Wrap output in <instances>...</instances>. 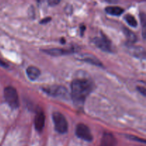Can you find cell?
I'll list each match as a JSON object with an SVG mask.
<instances>
[{
  "instance_id": "30bf717a",
  "label": "cell",
  "mask_w": 146,
  "mask_h": 146,
  "mask_svg": "<svg viewBox=\"0 0 146 146\" xmlns=\"http://www.w3.org/2000/svg\"><path fill=\"white\" fill-rule=\"evenodd\" d=\"M128 50L134 56L137 57V58H145V49L142 47L139 46H128Z\"/></svg>"
},
{
  "instance_id": "44dd1931",
  "label": "cell",
  "mask_w": 146,
  "mask_h": 146,
  "mask_svg": "<svg viewBox=\"0 0 146 146\" xmlns=\"http://www.w3.org/2000/svg\"><path fill=\"white\" fill-rule=\"evenodd\" d=\"M0 65L3 67H8V65L6 63H4L3 61H1V60H0Z\"/></svg>"
},
{
  "instance_id": "d6986e66",
  "label": "cell",
  "mask_w": 146,
  "mask_h": 146,
  "mask_svg": "<svg viewBox=\"0 0 146 146\" xmlns=\"http://www.w3.org/2000/svg\"><path fill=\"white\" fill-rule=\"evenodd\" d=\"M59 1H56V0H51V1H48V4L51 6H54L56 4H58L59 3Z\"/></svg>"
},
{
  "instance_id": "ffe728a7",
  "label": "cell",
  "mask_w": 146,
  "mask_h": 146,
  "mask_svg": "<svg viewBox=\"0 0 146 146\" xmlns=\"http://www.w3.org/2000/svg\"><path fill=\"white\" fill-rule=\"evenodd\" d=\"M51 21V18H50V17H46V18L41 20V21H40V23H41V24H46V23H48V21Z\"/></svg>"
},
{
  "instance_id": "5b68a950",
  "label": "cell",
  "mask_w": 146,
  "mask_h": 146,
  "mask_svg": "<svg viewBox=\"0 0 146 146\" xmlns=\"http://www.w3.org/2000/svg\"><path fill=\"white\" fill-rule=\"evenodd\" d=\"M94 42L96 46L102 51L106 52H111L112 51L111 41L104 34H102V36L100 37H96L94 39Z\"/></svg>"
},
{
  "instance_id": "e0dca14e",
  "label": "cell",
  "mask_w": 146,
  "mask_h": 146,
  "mask_svg": "<svg viewBox=\"0 0 146 146\" xmlns=\"http://www.w3.org/2000/svg\"><path fill=\"white\" fill-rule=\"evenodd\" d=\"M127 138H129V139L131 140H133V141H138V142H141V143H145V141L144 139H142V138H138V137L137 136H134V135H127Z\"/></svg>"
},
{
  "instance_id": "9c48e42d",
  "label": "cell",
  "mask_w": 146,
  "mask_h": 146,
  "mask_svg": "<svg viewBox=\"0 0 146 146\" xmlns=\"http://www.w3.org/2000/svg\"><path fill=\"white\" fill-rule=\"evenodd\" d=\"M72 51V50L63 49V48H52L43 50V52L46 53L47 54H49L51 56H58L64 55V54H68L71 53Z\"/></svg>"
},
{
  "instance_id": "8992f818",
  "label": "cell",
  "mask_w": 146,
  "mask_h": 146,
  "mask_svg": "<svg viewBox=\"0 0 146 146\" xmlns=\"http://www.w3.org/2000/svg\"><path fill=\"white\" fill-rule=\"evenodd\" d=\"M43 91L45 93H46V94H48V95L55 97H65L67 94V90L63 86H54L44 88H43Z\"/></svg>"
},
{
  "instance_id": "9a60e30c",
  "label": "cell",
  "mask_w": 146,
  "mask_h": 146,
  "mask_svg": "<svg viewBox=\"0 0 146 146\" xmlns=\"http://www.w3.org/2000/svg\"><path fill=\"white\" fill-rule=\"evenodd\" d=\"M124 32H125V36H126L127 38H128V41L131 43H134L137 39V37L135 36V34H134L133 31H131V30H128V29L124 28L123 29Z\"/></svg>"
},
{
  "instance_id": "6da1fadb",
  "label": "cell",
  "mask_w": 146,
  "mask_h": 146,
  "mask_svg": "<svg viewBox=\"0 0 146 146\" xmlns=\"http://www.w3.org/2000/svg\"><path fill=\"white\" fill-rule=\"evenodd\" d=\"M71 97L77 106H82L93 89V84L86 79H75L71 86Z\"/></svg>"
},
{
  "instance_id": "2e32d148",
  "label": "cell",
  "mask_w": 146,
  "mask_h": 146,
  "mask_svg": "<svg viewBox=\"0 0 146 146\" xmlns=\"http://www.w3.org/2000/svg\"><path fill=\"white\" fill-rule=\"evenodd\" d=\"M140 18H141V21L142 23L143 26V38H145V26H146V16L144 12H141L140 14Z\"/></svg>"
},
{
  "instance_id": "5bb4252c",
  "label": "cell",
  "mask_w": 146,
  "mask_h": 146,
  "mask_svg": "<svg viewBox=\"0 0 146 146\" xmlns=\"http://www.w3.org/2000/svg\"><path fill=\"white\" fill-rule=\"evenodd\" d=\"M124 18H125V20L127 21V23H128L131 27L135 28V27H136L137 26H138L137 20L135 19V17L133 15H131V14H126V15L124 17Z\"/></svg>"
},
{
  "instance_id": "52a82bcc",
  "label": "cell",
  "mask_w": 146,
  "mask_h": 146,
  "mask_svg": "<svg viewBox=\"0 0 146 146\" xmlns=\"http://www.w3.org/2000/svg\"><path fill=\"white\" fill-rule=\"evenodd\" d=\"M44 124H45V115L42 111H39L36 115L35 120H34L36 130L38 132L42 131L44 127Z\"/></svg>"
},
{
  "instance_id": "7a4b0ae2",
  "label": "cell",
  "mask_w": 146,
  "mask_h": 146,
  "mask_svg": "<svg viewBox=\"0 0 146 146\" xmlns=\"http://www.w3.org/2000/svg\"><path fill=\"white\" fill-rule=\"evenodd\" d=\"M4 98L11 108H17L19 106V99L17 91L14 87L8 86L4 88Z\"/></svg>"
},
{
  "instance_id": "277c9868",
  "label": "cell",
  "mask_w": 146,
  "mask_h": 146,
  "mask_svg": "<svg viewBox=\"0 0 146 146\" xmlns=\"http://www.w3.org/2000/svg\"><path fill=\"white\" fill-rule=\"evenodd\" d=\"M76 135L78 138L88 142L93 141V135L87 125L84 123H79L76 128Z\"/></svg>"
},
{
  "instance_id": "ba28073f",
  "label": "cell",
  "mask_w": 146,
  "mask_h": 146,
  "mask_svg": "<svg viewBox=\"0 0 146 146\" xmlns=\"http://www.w3.org/2000/svg\"><path fill=\"white\" fill-rule=\"evenodd\" d=\"M101 146H117V141L110 133H105L101 139Z\"/></svg>"
},
{
  "instance_id": "3957f363",
  "label": "cell",
  "mask_w": 146,
  "mask_h": 146,
  "mask_svg": "<svg viewBox=\"0 0 146 146\" xmlns=\"http://www.w3.org/2000/svg\"><path fill=\"white\" fill-rule=\"evenodd\" d=\"M52 118L56 131L61 134L66 133L68 131V123L65 116L60 112H54Z\"/></svg>"
},
{
  "instance_id": "ac0fdd59",
  "label": "cell",
  "mask_w": 146,
  "mask_h": 146,
  "mask_svg": "<svg viewBox=\"0 0 146 146\" xmlns=\"http://www.w3.org/2000/svg\"><path fill=\"white\" fill-rule=\"evenodd\" d=\"M138 90L139 91V92H141L144 96H145V87H138Z\"/></svg>"
},
{
  "instance_id": "8fae6325",
  "label": "cell",
  "mask_w": 146,
  "mask_h": 146,
  "mask_svg": "<svg viewBox=\"0 0 146 146\" xmlns=\"http://www.w3.org/2000/svg\"><path fill=\"white\" fill-rule=\"evenodd\" d=\"M27 74L31 81H35L39 77L41 72L38 68L35 66H29L27 69Z\"/></svg>"
},
{
  "instance_id": "7c38bea8",
  "label": "cell",
  "mask_w": 146,
  "mask_h": 146,
  "mask_svg": "<svg viewBox=\"0 0 146 146\" xmlns=\"http://www.w3.org/2000/svg\"><path fill=\"white\" fill-rule=\"evenodd\" d=\"M106 11L111 15L118 17L123 13L124 10L120 7H108L106 8Z\"/></svg>"
},
{
  "instance_id": "4fadbf2b",
  "label": "cell",
  "mask_w": 146,
  "mask_h": 146,
  "mask_svg": "<svg viewBox=\"0 0 146 146\" xmlns=\"http://www.w3.org/2000/svg\"><path fill=\"white\" fill-rule=\"evenodd\" d=\"M82 60L86 61V62H88L89 63V64H92L96 66H102V64H101V61H100L96 57L94 56L88 55L87 56H84L82 58Z\"/></svg>"
},
{
  "instance_id": "7402d4cb",
  "label": "cell",
  "mask_w": 146,
  "mask_h": 146,
  "mask_svg": "<svg viewBox=\"0 0 146 146\" xmlns=\"http://www.w3.org/2000/svg\"><path fill=\"white\" fill-rule=\"evenodd\" d=\"M64 38H62V39H61V43H63V44H64V43H65V41H64Z\"/></svg>"
}]
</instances>
